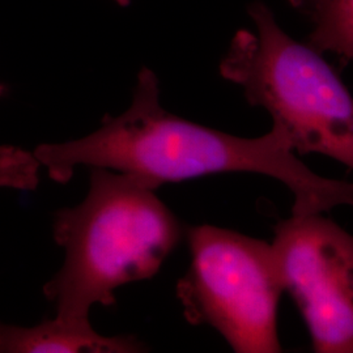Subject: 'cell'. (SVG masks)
I'll use <instances>...</instances> for the list:
<instances>
[{
	"label": "cell",
	"mask_w": 353,
	"mask_h": 353,
	"mask_svg": "<svg viewBox=\"0 0 353 353\" xmlns=\"http://www.w3.org/2000/svg\"><path fill=\"white\" fill-rule=\"evenodd\" d=\"M191 263L176 297L191 325L219 331L239 353H278L284 292L272 245L212 225L186 229Z\"/></svg>",
	"instance_id": "4"
},
{
	"label": "cell",
	"mask_w": 353,
	"mask_h": 353,
	"mask_svg": "<svg viewBox=\"0 0 353 353\" xmlns=\"http://www.w3.org/2000/svg\"><path fill=\"white\" fill-rule=\"evenodd\" d=\"M4 92H6V87H4L3 84H0V96H1Z\"/></svg>",
	"instance_id": "10"
},
{
	"label": "cell",
	"mask_w": 353,
	"mask_h": 353,
	"mask_svg": "<svg viewBox=\"0 0 353 353\" xmlns=\"http://www.w3.org/2000/svg\"><path fill=\"white\" fill-rule=\"evenodd\" d=\"M290 1H292V0H290Z\"/></svg>",
	"instance_id": "11"
},
{
	"label": "cell",
	"mask_w": 353,
	"mask_h": 353,
	"mask_svg": "<svg viewBox=\"0 0 353 353\" xmlns=\"http://www.w3.org/2000/svg\"><path fill=\"white\" fill-rule=\"evenodd\" d=\"M39 169L34 153L17 147H0V188L34 190L39 182Z\"/></svg>",
	"instance_id": "8"
},
{
	"label": "cell",
	"mask_w": 353,
	"mask_h": 353,
	"mask_svg": "<svg viewBox=\"0 0 353 353\" xmlns=\"http://www.w3.org/2000/svg\"><path fill=\"white\" fill-rule=\"evenodd\" d=\"M144 345L132 336H103L93 328L76 331L54 319L34 327L0 325V353L143 352Z\"/></svg>",
	"instance_id": "6"
},
{
	"label": "cell",
	"mask_w": 353,
	"mask_h": 353,
	"mask_svg": "<svg viewBox=\"0 0 353 353\" xmlns=\"http://www.w3.org/2000/svg\"><path fill=\"white\" fill-rule=\"evenodd\" d=\"M52 181L68 182L76 166L105 168L137 176L154 189L198 176L248 172L276 178L294 195L292 216L322 214L352 205L353 183L310 170L294 153L285 128L274 122L255 139L192 123L160 105L157 77L144 67L131 106L83 139L42 144L34 150Z\"/></svg>",
	"instance_id": "1"
},
{
	"label": "cell",
	"mask_w": 353,
	"mask_h": 353,
	"mask_svg": "<svg viewBox=\"0 0 353 353\" xmlns=\"http://www.w3.org/2000/svg\"><path fill=\"white\" fill-rule=\"evenodd\" d=\"M313 20L310 45L353 61V0H292Z\"/></svg>",
	"instance_id": "7"
},
{
	"label": "cell",
	"mask_w": 353,
	"mask_h": 353,
	"mask_svg": "<svg viewBox=\"0 0 353 353\" xmlns=\"http://www.w3.org/2000/svg\"><path fill=\"white\" fill-rule=\"evenodd\" d=\"M90 170L85 199L55 216L54 239L65 259L43 288L55 321L76 331L92 330V306L115 305L117 288L153 278L185 233L151 185L105 168Z\"/></svg>",
	"instance_id": "2"
},
{
	"label": "cell",
	"mask_w": 353,
	"mask_h": 353,
	"mask_svg": "<svg viewBox=\"0 0 353 353\" xmlns=\"http://www.w3.org/2000/svg\"><path fill=\"white\" fill-rule=\"evenodd\" d=\"M119 6H122V7H127L130 3H131V0H115Z\"/></svg>",
	"instance_id": "9"
},
{
	"label": "cell",
	"mask_w": 353,
	"mask_h": 353,
	"mask_svg": "<svg viewBox=\"0 0 353 353\" xmlns=\"http://www.w3.org/2000/svg\"><path fill=\"white\" fill-rule=\"evenodd\" d=\"M271 245L314 351L353 353L352 234L321 214L292 216Z\"/></svg>",
	"instance_id": "5"
},
{
	"label": "cell",
	"mask_w": 353,
	"mask_h": 353,
	"mask_svg": "<svg viewBox=\"0 0 353 353\" xmlns=\"http://www.w3.org/2000/svg\"><path fill=\"white\" fill-rule=\"evenodd\" d=\"M255 30L241 29L220 74L285 128L293 151L321 153L353 170V97L321 51L288 36L261 1L249 8Z\"/></svg>",
	"instance_id": "3"
}]
</instances>
